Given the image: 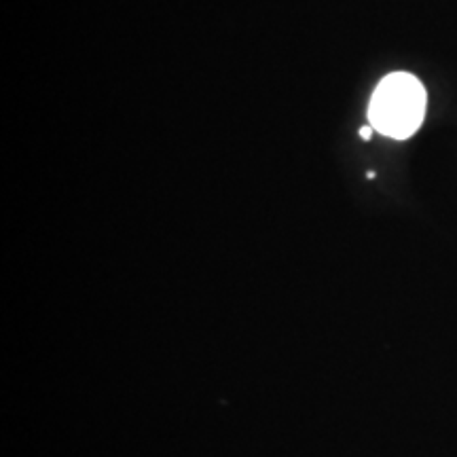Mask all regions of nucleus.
I'll list each match as a JSON object with an SVG mask.
<instances>
[{
  "label": "nucleus",
  "mask_w": 457,
  "mask_h": 457,
  "mask_svg": "<svg viewBox=\"0 0 457 457\" xmlns=\"http://www.w3.org/2000/svg\"><path fill=\"white\" fill-rule=\"evenodd\" d=\"M426 89L409 72L387 74L375 89L369 104V121L383 136L411 138L424 123Z\"/></svg>",
  "instance_id": "obj_1"
},
{
  "label": "nucleus",
  "mask_w": 457,
  "mask_h": 457,
  "mask_svg": "<svg viewBox=\"0 0 457 457\" xmlns=\"http://www.w3.org/2000/svg\"><path fill=\"white\" fill-rule=\"evenodd\" d=\"M373 129H375L373 125H369V127H362V129H360V138H362V140H371V136H373Z\"/></svg>",
  "instance_id": "obj_2"
}]
</instances>
